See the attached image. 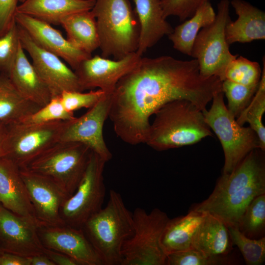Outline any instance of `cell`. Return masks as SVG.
<instances>
[{"label": "cell", "mask_w": 265, "mask_h": 265, "mask_svg": "<svg viewBox=\"0 0 265 265\" xmlns=\"http://www.w3.org/2000/svg\"><path fill=\"white\" fill-rule=\"evenodd\" d=\"M20 41L15 22L0 36V71L7 75L16 55Z\"/></svg>", "instance_id": "obj_36"}, {"label": "cell", "mask_w": 265, "mask_h": 265, "mask_svg": "<svg viewBox=\"0 0 265 265\" xmlns=\"http://www.w3.org/2000/svg\"><path fill=\"white\" fill-rule=\"evenodd\" d=\"M1 252H0V253H1Z\"/></svg>", "instance_id": "obj_46"}, {"label": "cell", "mask_w": 265, "mask_h": 265, "mask_svg": "<svg viewBox=\"0 0 265 265\" xmlns=\"http://www.w3.org/2000/svg\"><path fill=\"white\" fill-rule=\"evenodd\" d=\"M233 245H236L247 265H261L265 261V237L251 239L243 235L236 226H228Z\"/></svg>", "instance_id": "obj_32"}, {"label": "cell", "mask_w": 265, "mask_h": 265, "mask_svg": "<svg viewBox=\"0 0 265 265\" xmlns=\"http://www.w3.org/2000/svg\"><path fill=\"white\" fill-rule=\"evenodd\" d=\"M92 151L81 143L59 141L26 168L50 179L69 197L84 173Z\"/></svg>", "instance_id": "obj_7"}, {"label": "cell", "mask_w": 265, "mask_h": 265, "mask_svg": "<svg viewBox=\"0 0 265 265\" xmlns=\"http://www.w3.org/2000/svg\"><path fill=\"white\" fill-rule=\"evenodd\" d=\"M230 3L238 15L226 25L225 35L230 46L235 43H248L265 39V13L244 0H232Z\"/></svg>", "instance_id": "obj_21"}, {"label": "cell", "mask_w": 265, "mask_h": 265, "mask_svg": "<svg viewBox=\"0 0 265 265\" xmlns=\"http://www.w3.org/2000/svg\"><path fill=\"white\" fill-rule=\"evenodd\" d=\"M0 265H30V259L10 253L1 252Z\"/></svg>", "instance_id": "obj_41"}, {"label": "cell", "mask_w": 265, "mask_h": 265, "mask_svg": "<svg viewBox=\"0 0 265 265\" xmlns=\"http://www.w3.org/2000/svg\"><path fill=\"white\" fill-rule=\"evenodd\" d=\"M205 213L189 210L186 215L169 219L160 239L166 255L192 249L193 237Z\"/></svg>", "instance_id": "obj_25"}, {"label": "cell", "mask_w": 265, "mask_h": 265, "mask_svg": "<svg viewBox=\"0 0 265 265\" xmlns=\"http://www.w3.org/2000/svg\"><path fill=\"white\" fill-rule=\"evenodd\" d=\"M20 172L40 227L65 224L60 211L67 195L46 177L27 168L20 169Z\"/></svg>", "instance_id": "obj_15"}, {"label": "cell", "mask_w": 265, "mask_h": 265, "mask_svg": "<svg viewBox=\"0 0 265 265\" xmlns=\"http://www.w3.org/2000/svg\"><path fill=\"white\" fill-rule=\"evenodd\" d=\"M258 87H250L227 80L222 81V92L228 101L227 107L236 118L249 104Z\"/></svg>", "instance_id": "obj_33"}, {"label": "cell", "mask_w": 265, "mask_h": 265, "mask_svg": "<svg viewBox=\"0 0 265 265\" xmlns=\"http://www.w3.org/2000/svg\"><path fill=\"white\" fill-rule=\"evenodd\" d=\"M96 0H25L17 12L38 19L51 25H60L61 20L73 13L90 11Z\"/></svg>", "instance_id": "obj_23"}, {"label": "cell", "mask_w": 265, "mask_h": 265, "mask_svg": "<svg viewBox=\"0 0 265 265\" xmlns=\"http://www.w3.org/2000/svg\"><path fill=\"white\" fill-rule=\"evenodd\" d=\"M15 19L38 45L62 58L74 70L91 56L74 46L61 32L46 22L19 13H16Z\"/></svg>", "instance_id": "obj_18"}, {"label": "cell", "mask_w": 265, "mask_h": 265, "mask_svg": "<svg viewBox=\"0 0 265 265\" xmlns=\"http://www.w3.org/2000/svg\"><path fill=\"white\" fill-rule=\"evenodd\" d=\"M262 71L258 62L238 56L227 66L222 81L227 80L250 87H258Z\"/></svg>", "instance_id": "obj_31"}, {"label": "cell", "mask_w": 265, "mask_h": 265, "mask_svg": "<svg viewBox=\"0 0 265 265\" xmlns=\"http://www.w3.org/2000/svg\"><path fill=\"white\" fill-rule=\"evenodd\" d=\"M237 227L251 239L265 237V193L255 197L240 217Z\"/></svg>", "instance_id": "obj_30"}, {"label": "cell", "mask_w": 265, "mask_h": 265, "mask_svg": "<svg viewBox=\"0 0 265 265\" xmlns=\"http://www.w3.org/2000/svg\"><path fill=\"white\" fill-rule=\"evenodd\" d=\"M154 115L144 143L157 151L192 145L213 136L202 111L189 101L170 102Z\"/></svg>", "instance_id": "obj_3"}, {"label": "cell", "mask_w": 265, "mask_h": 265, "mask_svg": "<svg viewBox=\"0 0 265 265\" xmlns=\"http://www.w3.org/2000/svg\"><path fill=\"white\" fill-rule=\"evenodd\" d=\"M82 229L104 265H121L124 244L134 228L132 212L119 193L111 189L106 207L88 219Z\"/></svg>", "instance_id": "obj_4"}, {"label": "cell", "mask_w": 265, "mask_h": 265, "mask_svg": "<svg viewBox=\"0 0 265 265\" xmlns=\"http://www.w3.org/2000/svg\"><path fill=\"white\" fill-rule=\"evenodd\" d=\"M112 94L105 96L92 107L79 117L64 122L59 141L82 143L106 162L112 155L103 135V127L108 118Z\"/></svg>", "instance_id": "obj_12"}, {"label": "cell", "mask_w": 265, "mask_h": 265, "mask_svg": "<svg viewBox=\"0 0 265 265\" xmlns=\"http://www.w3.org/2000/svg\"><path fill=\"white\" fill-rule=\"evenodd\" d=\"M215 16L210 2L201 6L187 20L176 26L168 35L173 48L183 54L191 56L198 33L203 27L212 24Z\"/></svg>", "instance_id": "obj_27"}, {"label": "cell", "mask_w": 265, "mask_h": 265, "mask_svg": "<svg viewBox=\"0 0 265 265\" xmlns=\"http://www.w3.org/2000/svg\"><path fill=\"white\" fill-rule=\"evenodd\" d=\"M265 151H251L229 174L218 179L210 196L190 210L208 213L228 226H237L251 202L265 193Z\"/></svg>", "instance_id": "obj_2"}, {"label": "cell", "mask_w": 265, "mask_h": 265, "mask_svg": "<svg viewBox=\"0 0 265 265\" xmlns=\"http://www.w3.org/2000/svg\"><path fill=\"white\" fill-rule=\"evenodd\" d=\"M75 117L74 112L68 111L64 107L59 95L52 97L46 105L27 116L20 122L26 124H41L56 121H66Z\"/></svg>", "instance_id": "obj_34"}, {"label": "cell", "mask_w": 265, "mask_h": 265, "mask_svg": "<svg viewBox=\"0 0 265 265\" xmlns=\"http://www.w3.org/2000/svg\"><path fill=\"white\" fill-rule=\"evenodd\" d=\"M132 216L134 232L124 244L121 265H166L160 239L170 219L167 214L158 208L148 213L137 208Z\"/></svg>", "instance_id": "obj_8"}, {"label": "cell", "mask_w": 265, "mask_h": 265, "mask_svg": "<svg viewBox=\"0 0 265 265\" xmlns=\"http://www.w3.org/2000/svg\"><path fill=\"white\" fill-rule=\"evenodd\" d=\"M7 132V125L0 121V159L4 157V144Z\"/></svg>", "instance_id": "obj_43"}, {"label": "cell", "mask_w": 265, "mask_h": 265, "mask_svg": "<svg viewBox=\"0 0 265 265\" xmlns=\"http://www.w3.org/2000/svg\"><path fill=\"white\" fill-rule=\"evenodd\" d=\"M230 4L229 0H221L214 20L203 27L195 39L191 56L197 60L203 77L216 76L222 81L227 66L238 56L230 52L226 39L225 28L231 19Z\"/></svg>", "instance_id": "obj_9"}, {"label": "cell", "mask_w": 265, "mask_h": 265, "mask_svg": "<svg viewBox=\"0 0 265 265\" xmlns=\"http://www.w3.org/2000/svg\"><path fill=\"white\" fill-rule=\"evenodd\" d=\"M222 83L217 77L201 76L195 59L142 57L116 84L108 118L123 141L132 145L144 143L150 118L160 107L186 100L203 111L213 95L222 91Z\"/></svg>", "instance_id": "obj_1"}, {"label": "cell", "mask_w": 265, "mask_h": 265, "mask_svg": "<svg viewBox=\"0 0 265 265\" xmlns=\"http://www.w3.org/2000/svg\"><path fill=\"white\" fill-rule=\"evenodd\" d=\"M0 204L13 213L33 221L40 227L20 168L6 157L0 159Z\"/></svg>", "instance_id": "obj_19"}, {"label": "cell", "mask_w": 265, "mask_h": 265, "mask_svg": "<svg viewBox=\"0 0 265 265\" xmlns=\"http://www.w3.org/2000/svg\"><path fill=\"white\" fill-rule=\"evenodd\" d=\"M91 12L96 21L102 56L117 60L136 52L140 27L128 0H96Z\"/></svg>", "instance_id": "obj_5"}, {"label": "cell", "mask_w": 265, "mask_h": 265, "mask_svg": "<svg viewBox=\"0 0 265 265\" xmlns=\"http://www.w3.org/2000/svg\"><path fill=\"white\" fill-rule=\"evenodd\" d=\"M18 26L21 44L52 97L65 91H83L75 72L61 58L38 45L24 28Z\"/></svg>", "instance_id": "obj_13"}, {"label": "cell", "mask_w": 265, "mask_h": 265, "mask_svg": "<svg viewBox=\"0 0 265 265\" xmlns=\"http://www.w3.org/2000/svg\"><path fill=\"white\" fill-rule=\"evenodd\" d=\"M29 259L30 265H55L44 253L30 257Z\"/></svg>", "instance_id": "obj_42"}, {"label": "cell", "mask_w": 265, "mask_h": 265, "mask_svg": "<svg viewBox=\"0 0 265 265\" xmlns=\"http://www.w3.org/2000/svg\"><path fill=\"white\" fill-rule=\"evenodd\" d=\"M232 245L227 224L218 217L205 213L193 237L192 249L211 256L227 257Z\"/></svg>", "instance_id": "obj_24"}, {"label": "cell", "mask_w": 265, "mask_h": 265, "mask_svg": "<svg viewBox=\"0 0 265 265\" xmlns=\"http://www.w3.org/2000/svg\"><path fill=\"white\" fill-rule=\"evenodd\" d=\"M211 0H161L163 15L166 19L177 16L181 22L190 18L201 6Z\"/></svg>", "instance_id": "obj_38"}, {"label": "cell", "mask_w": 265, "mask_h": 265, "mask_svg": "<svg viewBox=\"0 0 265 265\" xmlns=\"http://www.w3.org/2000/svg\"><path fill=\"white\" fill-rule=\"evenodd\" d=\"M106 162L92 151L75 191L61 207L60 214L65 224L82 228L88 219L103 208L106 194L103 174Z\"/></svg>", "instance_id": "obj_10"}, {"label": "cell", "mask_w": 265, "mask_h": 265, "mask_svg": "<svg viewBox=\"0 0 265 265\" xmlns=\"http://www.w3.org/2000/svg\"><path fill=\"white\" fill-rule=\"evenodd\" d=\"M39 226L33 221L17 215L0 204V251L30 258L44 254Z\"/></svg>", "instance_id": "obj_16"}, {"label": "cell", "mask_w": 265, "mask_h": 265, "mask_svg": "<svg viewBox=\"0 0 265 265\" xmlns=\"http://www.w3.org/2000/svg\"><path fill=\"white\" fill-rule=\"evenodd\" d=\"M39 235L44 246L61 252L78 265H104L82 228L69 225L39 227Z\"/></svg>", "instance_id": "obj_17"}, {"label": "cell", "mask_w": 265, "mask_h": 265, "mask_svg": "<svg viewBox=\"0 0 265 265\" xmlns=\"http://www.w3.org/2000/svg\"><path fill=\"white\" fill-rule=\"evenodd\" d=\"M60 25L66 32L67 39L76 48L91 54L99 48L96 21L91 10L68 15Z\"/></svg>", "instance_id": "obj_26"}, {"label": "cell", "mask_w": 265, "mask_h": 265, "mask_svg": "<svg viewBox=\"0 0 265 265\" xmlns=\"http://www.w3.org/2000/svg\"><path fill=\"white\" fill-rule=\"evenodd\" d=\"M166 256V265H221L232 264L229 256H211L194 249L170 253Z\"/></svg>", "instance_id": "obj_35"}, {"label": "cell", "mask_w": 265, "mask_h": 265, "mask_svg": "<svg viewBox=\"0 0 265 265\" xmlns=\"http://www.w3.org/2000/svg\"><path fill=\"white\" fill-rule=\"evenodd\" d=\"M140 27L136 53L142 56L147 50L157 44L173 30L164 17L161 0H132Z\"/></svg>", "instance_id": "obj_22"}, {"label": "cell", "mask_w": 265, "mask_h": 265, "mask_svg": "<svg viewBox=\"0 0 265 265\" xmlns=\"http://www.w3.org/2000/svg\"><path fill=\"white\" fill-rule=\"evenodd\" d=\"M64 122L41 124L19 122L7 125L4 157L11 160L20 169L26 168L59 141Z\"/></svg>", "instance_id": "obj_11"}, {"label": "cell", "mask_w": 265, "mask_h": 265, "mask_svg": "<svg viewBox=\"0 0 265 265\" xmlns=\"http://www.w3.org/2000/svg\"><path fill=\"white\" fill-rule=\"evenodd\" d=\"M19 0H0V36L15 22Z\"/></svg>", "instance_id": "obj_39"}, {"label": "cell", "mask_w": 265, "mask_h": 265, "mask_svg": "<svg viewBox=\"0 0 265 265\" xmlns=\"http://www.w3.org/2000/svg\"><path fill=\"white\" fill-rule=\"evenodd\" d=\"M6 75L22 96L40 107L51 100L49 89L28 60L21 43Z\"/></svg>", "instance_id": "obj_20"}, {"label": "cell", "mask_w": 265, "mask_h": 265, "mask_svg": "<svg viewBox=\"0 0 265 265\" xmlns=\"http://www.w3.org/2000/svg\"><path fill=\"white\" fill-rule=\"evenodd\" d=\"M44 254L55 265H78L74 260L61 252L45 248Z\"/></svg>", "instance_id": "obj_40"}, {"label": "cell", "mask_w": 265, "mask_h": 265, "mask_svg": "<svg viewBox=\"0 0 265 265\" xmlns=\"http://www.w3.org/2000/svg\"><path fill=\"white\" fill-rule=\"evenodd\" d=\"M40 108L22 96L6 75H1L0 121L6 125L20 122Z\"/></svg>", "instance_id": "obj_28"}, {"label": "cell", "mask_w": 265, "mask_h": 265, "mask_svg": "<svg viewBox=\"0 0 265 265\" xmlns=\"http://www.w3.org/2000/svg\"><path fill=\"white\" fill-rule=\"evenodd\" d=\"M25 0H19V1L21 2H22L24 1Z\"/></svg>", "instance_id": "obj_44"}, {"label": "cell", "mask_w": 265, "mask_h": 265, "mask_svg": "<svg viewBox=\"0 0 265 265\" xmlns=\"http://www.w3.org/2000/svg\"><path fill=\"white\" fill-rule=\"evenodd\" d=\"M142 56L136 52L117 60L98 55L81 61L74 70L84 91L99 88L112 94L118 81L137 64Z\"/></svg>", "instance_id": "obj_14"}, {"label": "cell", "mask_w": 265, "mask_h": 265, "mask_svg": "<svg viewBox=\"0 0 265 265\" xmlns=\"http://www.w3.org/2000/svg\"><path fill=\"white\" fill-rule=\"evenodd\" d=\"M105 95L99 89L88 93L80 91H65L60 95L61 102L68 111L74 112L82 108H90L94 106Z\"/></svg>", "instance_id": "obj_37"}, {"label": "cell", "mask_w": 265, "mask_h": 265, "mask_svg": "<svg viewBox=\"0 0 265 265\" xmlns=\"http://www.w3.org/2000/svg\"><path fill=\"white\" fill-rule=\"evenodd\" d=\"M263 70L258 88L250 103L236 118L237 123L243 126L248 123L257 134L260 142V149L265 151V128L263 116L265 111V60L263 57Z\"/></svg>", "instance_id": "obj_29"}, {"label": "cell", "mask_w": 265, "mask_h": 265, "mask_svg": "<svg viewBox=\"0 0 265 265\" xmlns=\"http://www.w3.org/2000/svg\"><path fill=\"white\" fill-rule=\"evenodd\" d=\"M222 91L216 93L212 105L202 111L205 121L218 138L223 150V174L231 173L254 149H260L256 132L250 127L239 125L229 112L224 101Z\"/></svg>", "instance_id": "obj_6"}, {"label": "cell", "mask_w": 265, "mask_h": 265, "mask_svg": "<svg viewBox=\"0 0 265 265\" xmlns=\"http://www.w3.org/2000/svg\"><path fill=\"white\" fill-rule=\"evenodd\" d=\"M0 76H1V75L0 74Z\"/></svg>", "instance_id": "obj_45"}]
</instances>
